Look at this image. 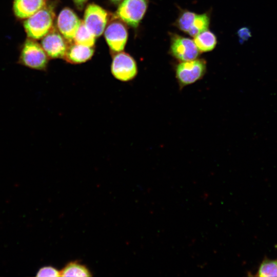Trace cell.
I'll return each instance as SVG.
<instances>
[{
	"instance_id": "5",
	"label": "cell",
	"mask_w": 277,
	"mask_h": 277,
	"mask_svg": "<svg viewBox=\"0 0 277 277\" xmlns=\"http://www.w3.org/2000/svg\"><path fill=\"white\" fill-rule=\"evenodd\" d=\"M111 72L117 80L127 82L135 77L137 74V67L132 56L125 52H119L113 57Z\"/></svg>"
},
{
	"instance_id": "13",
	"label": "cell",
	"mask_w": 277,
	"mask_h": 277,
	"mask_svg": "<svg viewBox=\"0 0 277 277\" xmlns=\"http://www.w3.org/2000/svg\"><path fill=\"white\" fill-rule=\"evenodd\" d=\"M194 37L193 41L200 52L211 51L217 44L215 35L208 30L201 32Z\"/></svg>"
},
{
	"instance_id": "17",
	"label": "cell",
	"mask_w": 277,
	"mask_h": 277,
	"mask_svg": "<svg viewBox=\"0 0 277 277\" xmlns=\"http://www.w3.org/2000/svg\"><path fill=\"white\" fill-rule=\"evenodd\" d=\"M258 276H277V259H264L260 264L255 275Z\"/></svg>"
},
{
	"instance_id": "2",
	"label": "cell",
	"mask_w": 277,
	"mask_h": 277,
	"mask_svg": "<svg viewBox=\"0 0 277 277\" xmlns=\"http://www.w3.org/2000/svg\"><path fill=\"white\" fill-rule=\"evenodd\" d=\"M18 63L32 69L45 70L48 56L41 45L29 38L25 42L21 48Z\"/></svg>"
},
{
	"instance_id": "9",
	"label": "cell",
	"mask_w": 277,
	"mask_h": 277,
	"mask_svg": "<svg viewBox=\"0 0 277 277\" xmlns=\"http://www.w3.org/2000/svg\"><path fill=\"white\" fill-rule=\"evenodd\" d=\"M81 21L71 9L65 8L58 14L57 27L60 33L69 42L73 40Z\"/></svg>"
},
{
	"instance_id": "10",
	"label": "cell",
	"mask_w": 277,
	"mask_h": 277,
	"mask_svg": "<svg viewBox=\"0 0 277 277\" xmlns=\"http://www.w3.org/2000/svg\"><path fill=\"white\" fill-rule=\"evenodd\" d=\"M105 37L112 51L121 52L124 49L128 32L125 25L120 21L110 23L105 31Z\"/></svg>"
},
{
	"instance_id": "18",
	"label": "cell",
	"mask_w": 277,
	"mask_h": 277,
	"mask_svg": "<svg viewBox=\"0 0 277 277\" xmlns=\"http://www.w3.org/2000/svg\"><path fill=\"white\" fill-rule=\"evenodd\" d=\"M210 24V16L207 13L197 14L193 25L188 32L191 36L194 37L201 32L208 29Z\"/></svg>"
},
{
	"instance_id": "3",
	"label": "cell",
	"mask_w": 277,
	"mask_h": 277,
	"mask_svg": "<svg viewBox=\"0 0 277 277\" xmlns=\"http://www.w3.org/2000/svg\"><path fill=\"white\" fill-rule=\"evenodd\" d=\"M148 5V0H124L117 10L116 15L126 24L136 28L146 12Z\"/></svg>"
},
{
	"instance_id": "6",
	"label": "cell",
	"mask_w": 277,
	"mask_h": 277,
	"mask_svg": "<svg viewBox=\"0 0 277 277\" xmlns=\"http://www.w3.org/2000/svg\"><path fill=\"white\" fill-rule=\"evenodd\" d=\"M170 52L173 56L181 61L196 59L200 51L193 40L176 34H172L170 38Z\"/></svg>"
},
{
	"instance_id": "21",
	"label": "cell",
	"mask_w": 277,
	"mask_h": 277,
	"mask_svg": "<svg viewBox=\"0 0 277 277\" xmlns=\"http://www.w3.org/2000/svg\"><path fill=\"white\" fill-rule=\"evenodd\" d=\"M78 5H82L87 0H73Z\"/></svg>"
},
{
	"instance_id": "12",
	"label": "cell",
	"mask_w": 277,
	"mask_h": 277,
	"mask_svg": "<svg viewBox=\"0 0 277 277\" xmlns=\"http://www.w3.org/2000/svg\"><path fill=\"white\" fill-rule=\"evenodd\" d=\"M93 53L94 50L91 47L74 43L68 46L64 59L71 64H81L90 60Z\"/></svg>"
},
{
	"instance_id": "4",
	"label": "cell",
	"mask_w": 277,
	"mask_h": 277,
	"mask_svg": "<svg viewBox=\"0 0 277 277\" xmlns=\"http://www.w3.org/2000/svg\"><path fill=\"white\" fill-rule=\"evenodd\" d=\"M206 69L204 60L194 59L183 61L176 68V77L182 87L193 84L200 80L204 75Z\"/></svg>"
},
{
	"instance_id": "7",
	"label": "cell",
	"mask_w": 277,
	"mask_h": 277,
	"mask_svg": "<svg viewBox=\"0 0 277 277\" xmlns=\"http://www.w3.org/2000/svg\"><path fill=\"white\" fill-rule=\"evenodd\" d=\"M107 20V12L100 6L91 4L87 7L83 21L87 28L98 37L104 31Z\"/></svg>"
},
{
	"instance_id": "20",
	"label": "cell",
	"mask_w": 277,
	"mask_h": 277,
	"mask_svg": "<svg viewBox=\"0 0 277 277\" xmlns=\"http://www.w3.org/2000/svg\"><path fill=\"white\" fill-rule=\"evenodd\" d=\"M237 34L239 42L241 43H243L251 36V31L250 29L247 27H243L239 29L238 30Z\"/></svg>"
},
{
	"instance_id": "22",
	"label": "cell",
	"mask_w": 277,
	"mask_h": 277,
	"mask_svg": "<svg viewBox=\"0 0 277 277\" xmlns=\"http://www.w3.org/2000/svg\"><path fill=\"white\" fill-rule=\"evenodd\" d=\"M112 2L115 3H118L120 2H121V1L122 0H110Z\"/></svg>"
},
{
	"instance_id": "8",
	"label": "cell",
	"mask_w": 277,
	"mask_h": 277,
	"mask_svg": "<svg viewBox=\"0 0 277 277\" xmlns=\"http://www.w3.org/2000/svg\"><path fill=\"white\" fill-rule=\"evenodd\" d=\"M66 39L53 28L43 37L42 47L48 57L64 58L69 46Z\"/></svg>"
},
{
	"instance_id": "15",
	"label": "cell",
	"mask_w": 277,
	"mask_h": 277,
	"mask_svg": "<svg viewBox=\"0 0 277 277\" xmlns=\"http://www.w3.org/2000/svg\"><path fill=\"white\" fill-rule=\"evenodd\" d=\"M62 276H90L91 274L87 267L77 262L68 263L60 272Z\"/></svg>"
},
{
	"instance_id": "14",
	"label": "cell",
	"mask_w": 277,
	"mask_h": 277,
	"mask_svg": "<svg viewBox=\"0 0 277 277\" xmlns=\"http://www.w3.org/2000/svg\"><path fill=\"white\" fill-rule=\"evenodd\" d=\"M95 36L87 28L83 21L76 31L73 41L75 44L93 47Z\"/></svg>"
},
{
	"instance_id": "11",
	"label": "cell",
	"mask_w": 277,
	"mask_h": 277,
	"mask_svg": "<svg viewBox=\"0 0 277 277\" xmlns=\"http://www.w3.org/2000/svg\"><path fill=\"white\" fill-rule=\"evenodd\" d=\"M46 5V0H14L13 10L18 18L26 19Z\"/></svg>"
},
{
	"instance_id": "16",
	"label": "cell",
	"mask_w": 277,
	"mask_h": 277,
	"mask_svg": "<svg viewBox=\"0 0 277 277\" xmlns=\"http://www.w3.org/2000/svg\"><path fill=\"white\" fill-rule=\"evenodd\" d=\"M197 14L188 10H183L176 19L175 25L180 30L188 33L192 28Z\"/></svg>"
},
{
	"instance_id": "1",
	"label": "cell",
	"mask_w": 277,
	"mask_h": 277,
	"mask_svg": "<svg viewBox=\"0 0 277 277\" xmlns=\"http://www.w3.org/2000/svg\"><path fill=\"white\" fill-rule=\"evenodd\" d=\"M54 19L53 9L49 6L43 7L24 22L28 37L32 39L43 38L53 28Z\"/></svg>"
},
{
	"instance_id": "19",
	"label": "cell",
	"mask_w": 277,
	"mask_h": 277,
	"mask_svg": "<svg viewBox=\"0 0 277 277\" xmlns=\"http://www.w3.org/2000/svg\"><path fill=\"white\" fill-rule=\"evenodd\" d=\"M37 276H59L60 272L51 266L43 267L39 269L36 274Z\"/></svg>"
}]
</instances>
